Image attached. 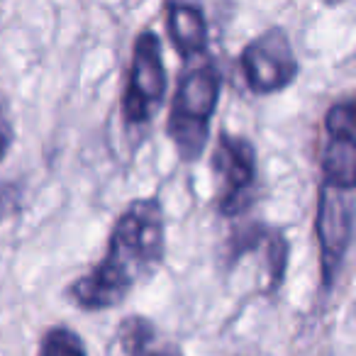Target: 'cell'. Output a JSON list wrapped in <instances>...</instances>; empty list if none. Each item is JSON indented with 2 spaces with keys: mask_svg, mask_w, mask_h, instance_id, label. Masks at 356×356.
Returning a JSON list of instances; mask_svg holds the SVG:
<instances>
[{
  "mask_svg": "<svg viewBox=\"0 0 356 356\" xmlns=\"http://www.w3.org/2000/svg\"><path fill=\"white\" fill-rule=\"evenodd\" d=\"M166 254V220L159 195L134 198L118 215L103 259L76 278L66 296L86 312L122 305L139 283L149 281Z\"/></svg>",
  "mask_w": 356,
  "mask_h": 356,
  "instance_id": "6da1fadb",
  "label": "cell"
},
{
  "mask_svg": "<svg viewBox=\"0 0 356 356\" xmlns=\"http://www.w3.org/2000/svg\"><path fill=\"white\" fill-rule=\"evenodd\" d=\"M222 90V74L208 56L191 61L181 71L166 118V134L176 149L178 159L193 163L203 156L210 137L215 110Z\"/></svg>",
  "mask_w": 356,
  "mask_h": 356,
  "instance_id": "7a4b0ae2",
  "label": "cell"
},
{
  "mask_svg": "<svg viewBox=\"0 0 356 356\" xmlns=\"http://www.w3.org/2000/svg\"><path fill=\"white\" fill-rule=\"evenodd\" d=\"M215 208L222 218L247 215L259 198V156L252 139L222 129L210 156Z\"/></svg>",
  "mask_w": 356,
  "mask_h": 356,
  "instance_id": "3957f363",
  "label": "cell"
},
{
  "mask_svg": "<svg viewBox=\"0 0 356 356\" xmlns=\"http://www.w3.org/2000/svg\"><path fill=\"white\" fill-rule=\"evenodd\" d=\"M166 66L161 56V40L154 30H142L134 40L127 69V86L122 93V120L127 127H147L163 105L166 95Z\"/></svg>",
  "mask_w": 356,
  "mask_h": 356,
  "instance_id": "277c9868",
  "label": "cell"
},
{
  "mask_svg": "<svg viewBox=\"0 0 356 356\" xmlns=\"http://www.w3.org/2000/svg\"><path fill=\"white\" fill-rule=\"evenodd\" d=\"M315 234L320 244L322 288L332 291L356 234V193L320 184Z\"/></svg>",
  "mask_w": 356,
  "mask_h": 356,
  "instance_id": "5b68a950",
  "label": "cell"
},
{
  "mask_svg": "<svg viewBox=\"0 0 356 356\" xmlns=\"http://www.w3.org/2000/svg\"><path fill=\"white\" fill-rule=\"evenodd\" d=\"M244 83L254 95H271L296 83L300 61L283 27H268L257 35L239 54Z\"/></svg>",
  "mask_w": 356,
  "mask_h": 356,
  "instance_id": "8992f818",
  "label": "cell"
},
{
  "mask_svg": "<svg viewBox=\"0 0 356 356\" xmlns=\"http://www.w3.org/2000/svg\"><path fill=\"white\" fill-rule=\"evenodd\" d=\"M264 259V273H266V296L276 293L286 281L288 257H291V244L281 229L271 227L266 222H242L232 229L225 247L227 266H234L242 259L252 257Z\"/></svg>",
  "mask_w": 356,
  "mask_h": 356,
  "instance_id": "52a82bcc",
  "label": "cell"
},
{
  "mask_svg": "<svg viewBox=\"0 0 356 356\" xmlns=\"http://www.w3.org/2000/svg\"><path fill=\"white\" fill-rule=\"evenodd\" d=\"M166 32L171 47L186 64L208 56V20L203 8L188 3H168Z\"/></svg>",
  "mask_w": 356,
  "mask_h": 356,
  "instance_id": "ba28073f",
  "label": "cell"
},
{
  "mask_svg": "<svg viewBox=\"0 0 356 356\" xmlns=\"http://www.w3.org/2000/svg\"><path fill=\"white\" fill-rule=\"evenodd\" d=\"M327 142L322 147V184L356 193V137L346 129L325 127Z\"/></svg>",
  "mask_w": 356,
  "mask_h": 356,
  "instance_id": "9c48e42d",
  "label": "cell"
},
{
  "mask_svg": "<svg viewBox=\"0 0 356 356\" xmlns=\"http://www.w3.org/2000/svg\"><path fill=\"white\" fill-rule=\"evenodd\" d=\"M118 341L124 356H184L181 346L159 337L149 317L129 315L118 325Z\"/></svg>",
  "mask_w": 356,
  "mask_h": 356,
  "instance_id": "30bf717a",
  "label": "cell"
},
{
  "mask_svg": "<svg viewBox=\"0 0 356 356\" xmlns=\"http://www.w3.org/2000/svg\"><path fill=\"white\" fill-rule=\"evenodd\" d=\"M37 356H88V349L79 332L66 325H56L42 334Z\"/></svg>",
  "mask_w": 356,
  "mask_h": 356,
  "instance_id": "8fae6325",
  "label": "cell"
},
{
  "mask_svg": "<svg viewBox=\"0 0 356 356\" xmlns=\"http://www.w3.org/2000/svg\"><path fill=\"white\" fill-rule=\"evenodd\" d=\"M325 127L346 129L356 137V93L330 105V110L325 113Z\"/></svg>",
  "mask_w": 356,
  "mask_h": 356,
  "instance_id": "7c38bea8",
  "label": "cell"
},
{
  "mask_svg": "<svg viewBox=\"0 0 356 356\" xmlns=\"http://www.w3.org/2000/svg\"><path fill=\"white\" fill-rule=\"evenodd\" d=\"M13 144V127L10 122H8L6 113H3V108H0V161L6 159L8 149H10Z\"/></svg>",
  "mask_w": 356,
  "mask_h": 356,
  "instance_id": "4fadbf2b",
  "label": "cell"
}]
</instances>
